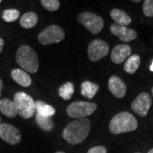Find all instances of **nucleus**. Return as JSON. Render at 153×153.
Instances as JSON below:
<instances>
[{
  "mask_svg": "<svg viewBox=\"0 0 153 153\" xmlns=\"http://www.w3.org/2000/svg\"><path fill=\"white\" fill-rule=\"evenodd\" d=\"M90 121L81 118L71 122L63 131V138L71 145L82 143L90 131Z\"/></svg>",
  "mask_w": 153,
  "mask_h": 153,
  "instance_id": "1",
  "label": "nucleus"
},
{
  "mask_svg": "<svg viewBox=\"0 0 153 153\" xmlns=\"http://www.w3.org/2000/svg\"><path fill=\"white\" fill-rule=\"evenodd\" d=\"M138 128L136 118L129 112L123 111L112 117L109 124L110 132L112 134L134 131Z\"/></svg>",
  "mask_w": 153,
  "mask_h": 153,
  "instance_id": "2",
  "label": "nucleus"
},
{
  "mask_svg": "<svg viewBox=\"0 0 153 153\" xmlns=\"http://www.w3.org/2000/svg\"><path fill=\"white\" fill-rule=\"evenodd\" d=\"M18 65L24 71L35 73L38 70V58L35 50L28 45H22L16 53Z\"/></svg>",
  "mask_w": 153,
  "mask_h": 153,
  "instance_id": "3",
  "label": "nucleus"
},
{
  "mask_svg": "<svg viewBox=\"0 0 153 153\" xmlns=\"http://www.w3.org/2000/svg\"><path fill=\"white\" fill-rule=\"evenodd\" d=\"M14 103L16 105L18 114L22 118L28 119L36 113V105L33 99L24 92H17L14 96Z\"/></svg>",
  "mask_w": 153,
  "mask_h": 153,
  "instance_id": "4",
  "label": "nucleus"
},
{
  "mask_svg": "<svg viewBox=\"0 0 153 153\" xmlns=\"http://www.w3.org/2000/svg\"><path fill=\"white\" fill-rule=\"evenodd\" d=\"M96 108L97 105L95 103L86 101H75L67 106L66 112L68 116L72 118L81 119L86 118V117L93 114Z\"/></svg>",
  "mask_w": 153,
  "mask_h": 153,
  "instance_id": "5",
  "label": "nucleus"
},
{
  "mask_svg": "<svg viewBox=\"0 0 153 153\" xmlns=\"http://www.w3.org/2000/svg\"><path fill=\"white\" fill-rule=\"evenodd\" d=\"M65 38V32L57 25H51L43 30L38 35V41L43 45L60 43Z\"/></svg>",
  "mask_w": 153,
  "mask_h": 153,
  "instance_id": "6",
  "label": "nucleus"
},
{
  "mask_svg": "<svg viewBox=\"0 0 153 153\" xmlns=\"http://www.w3.org/2000/svg\"><path fill=\"white\" fill-rule=\"evenodd\" d=\"M78 22L93 34H98L103 29L104 21L101 17L91 12H83L77 17Z\"/></svg>",
  "mask_w": 153,
  "mask_h": 153,
  "instance_id": "7",
  "label": "nucleus"
},
{
  "mask_svg": "<svg viewBox=\"0 0 153 153\" xmlns=\"http://www.w3.org/2000/svg\"><path fill=\"white\" fill-rule=\"evenodd\" d=\"M109 45L101 39L93 40L88 48V55L89 60L97 61L105 58L109 53Z\"/></svg>",
  "mask_w": 153,
  "mask_h": 153,
  "instance_id": "8",
  "label": "nucleus"
},
{
  "mask_svg": "<svg viewBox=\"0 0 153 153\" xmlns=\"http://www.w3.org/2000/svg\"><path fill=\"white\" fill-rule=\"evenodd\" d=\"M0 137L3 140L10 145H16L22 140L19 129L9 123L0 124Z\"/></svg>",
  "mask_w": 153,
  "mask_h": 153,
  "instance_id": "9",
  "label": "nucleus"
},
{
  "mask_svg": "<svg viewBox=\"0 0 153 153\" xmlns=\"http://www.w3.org/2000/svg\"><path fill=\"white\" fill-rule=\"evenodd\" d=\"M152 105V99L149 94L143 92L140 94L136 99L133 101L131 105L132 110L140 115V117H146L148 113V111Z\"/></svg>",
  "mask_w": 153,
  "mask_h": 153,
  "instance_id": "10",
  "label": "nucleus"
},
{
  "mask_svg": "<svg viewBox=\"0 0 153 153\" xmlns=\"http://www.w3.org/2000/svg\"><path fill=\"white\" fill-rule=\"evenodd\" d=\"M110 31L113 35L123 42H130L137 38V33L134 30L127 27L125 26H121L118 24H111Z\"/></svg>",
  "mask_w": 153,
  "mask_h": 153,
  "instance_id": "11",
  "label": "nucleus"
},
{
  "mask_svg": "<svg viewBox=\"0 0 153 153\" xmlns=\"http://www.w3.org/2000/svg\"><path fill=\"white\" fill-rule=\"evenodd\" d=\"M108 88L111 93L115 97L118 99L123 98L127 93V87L124 82L120 77L117 76H112L110 77L108 82Z\"/></svg>",
  "mask_w": 153,
  "mask_h": 153,
  "instance_id": "12",
  "label": "nucleus"
},
{
  "mask_svg": "<svg viewBox=\"0 0 153 153\" xmlns=\"http://www.w3.org/2000/svg\"><path fill=\"white\" fill-rule=\"evenodd\" d=\"M131 47L128 44H119L112 49L111 60L115 64H121L128 58L131 54Z\"/></svg>",
  "mask_w": 153,
  "mask_h": 153,
  "instance_id": "13",
  "label": "nucleus"
},
{
  "mask_svg": "<svg viewBox=\"0 0 153 153\" xmlns=\"http://www.w3.org/2000/svg\"><path fill=\"white\" fill-rule=\"evenodd\" d=\"M11 76L15 82L22 87H28L32 84V78L27 71L22 69H14L11 71Z\"/></svg>",
  "mask_w": 153,
  "mask_h": 153,
  "instance_id": "14",
  "label": "nucleus"
},
{
  "mask_svg": "<svg viewBox=\"0 0 153 153\" xmlns=\"http://www.w3.org/2000/svg\"><path fill=\"white\" fill-rule=\"evenodd\" d=\"M0 111L8 117H16L18 114L14 101L7 98L0 100Z\"/></svg>",
  "mask_w": 153,
  "mask_h": 153,
  "instance_id": "15",
  "label": "nucleus"
},
{
  "mask_svg": "<svg viewBox=\"0 0 153 153\" xmlns=\"http://www.w3.org/2000/svg\"><path fill=\"white\" fill-rule=\"evenodd\" d=\"M110 15H111V17L112 18V20L116 22V24L127 27L128 25H129L131 23L130 16L123 10H121L118 9H114L111 11Z\"/></svg>",
  "mask_w": 153,
  "mask_h": 153,
  "instance_id": "16",
  "label": "nucleus"
},
{
  "mask_svg": "<svg viewBox=\"0 0 153 153\" xmlns=\"http://www.w3.org/2000/svg\"><path fill=\"white\" fill-rule=\"evenodd\" d=\"M38 22V17L34 12H27L20 19V24L23 28L30 29L34 27Z\"/></svg>",
  "mask_w": 153,
  "mask_h": 153,
  "instance_id": "17",
  "label": "nucleus"
},
{
  "mask_svg": "<svg viewBox=\"0 0 153 153\" xmlns=\"http://www.w3.org/2000/svg\"><path fill=\"white\" fill-rule=\"evenodd\" d=\"M99 85L94 82L85 81L81 85V94L84 97L88 99H92L98 92Z\"/></svg>",
  "mask_w": 153,
  "mask_h": 153,
  "instance_id": "18",
  "label": "nucleus"
},
{
  "mask_svg": "<svg viewBox=\"0 0 153 153\" xmlns=\"http://www.w3.org/2000/svg\"><path fill=\"white\" fill-rule=\"evenodd\" d=\"M140 56L137 55H131L126 60L124 66H123L124 71L127 73L134 74V73H135V71L140 67Z\"/></svg>",
  "mask_w": 153,
  "mask_h": 153,
  "instance_id": "19",
  "label": "nucleus"
},
{
  "mask_svg": "<svg viewBox=\"0 0 153 153\" xmlns=\"http://www.w3.org/2000/svg\"><path fill=\"white\" fill-rule=\"evenodd\" d=\"M35 105H36V113L49 117H51L53 115H55V108L49 105L44 103L42 100L35 101Z\"/></svg>",
  "mask_w": 153,
  "mask_h": 153,
  "instance_id": "20",
  "label": "nucleus"
},
{
  "mask_svg": "<svg viewBox=\"0 0 153 153\" xmlns=\"http://www.w3.org/2000/svg\"><path fill=\"white\" fill-rule=\"evenodd\" d=\"M36 122L38 126L44 131L51 130L54 126V123L51 119V117H44V116H42L38 113H36Z\"/></svg>",
  "mask_w": 153,
  "mask_h": 153,
  "instance_id": "21",
  "label": "nucleus"
},
{
  "mask_svg": "<svg viewBox=\"0 0 153 153\" xmlns=\"http://www.w3.org/2000/svg\"><path fill=\"white\" fill-rule=\"evenodd\" d=\"M74 93V86L70 82H67L61 85L59 88V94L65 100H68L71 98Z\"/></svg>",
  "mask_w": 153,
  "mask_h": 153,
  "instance_id": "22",
  "label": "nucleus"
},
{
  "mask_svg": "<svg viewBox=\"0 0 153 153\" xmlns=\"http://www.w3.org/2000/svg\"><path fill=\"white\" fill-rule=\"evenodd\" d=\"M20 17V12L15 9L6 10L3 13V19L6 22H14Z\"/></svg>",
  "mask_w": 153,
  "mask_h": 153,
  "instance_id": "23",
  "label": "nucleus"
},
{
  "mask_svg": "<svg viewBox=\"0 0 153 153\" xmlns=\"http://www.w3.org/2000/svg\"><path fill=\"white\" fill-rule=\"evenodd\" d=\"M41 4L49 11H56L60 8V1L58 0H42Z\"/></svg>",
  "mask_w": 153,
  "mask_h": 153,
  "instance_id": "24",
  "label": "nucleus"
},
{
  "mask_svg": "<svg viewBox=\"0 0 153 153\" xmlns=\"http://www.w3.org/2000/svg\"><path fill=\"white\" fill-rule=\"evenodd\" d=\"M143 13L146 16H153V0H146L143 4Z\"/></svg>",
  "mask_w": 153,
  "mask_h": 153,
  "instance_id": "25",
  "label": "nucleus"
},
{
  "mask_svg": "<svg viewBox=\"0 0 153 153\" xmlns=\"http://www.w3.org/2000/svg\"><path fill=\"white\" fill-rule=\"evenodd\" d=\"M107 151H106V148L105 146H94V147L90 148L88 151L87 153H106Z\"/></svg>",
  "mask_w": 153,
  "mask_h": 153,
  "instance_id": "26",
  "label": "nucleus"
},
{
  "mask_svg": "<svg viewBox=\"0 0 153 153\" xmlns=\"http://www.w3.org/2000/svg\"><path fill=\"white\" fill-rule=\"evenodd\" d=\"M4 42L2 38H0V53L2 52V50L4 49Z\"/></svg>",
  "mask_w": 153,
  "mask_h": 153,
  "instance_id": "27",
  "label": "nucleus"
},
{
  "mask_svg": "<svg viewBox=\"0 0 153 153\" xmlns=\"http://www.w3.org/2000/svg\"><path fill=\"white\" fill-rule=\"evenodd\" d=\"M3 87H4V84H3V81H2V79L0 78V98H1V94H2V90H3Z\"/></svg>",
  "mask_w": 153,
  "mask_h": 153,
  "instance_id": "28",
  "label": "nucleus"
},
{
  "mask_svg": "<svg viewBox=\"0 0 153 153\" xmlns=\"http://www.w3.org/2000/svg\"><path fill=\"white\" fill-rule=\"evenodd\" d=\"M150 70L152 71H153V61L152 63V65H151V66H150Z\"/></svg>",
  "mask_w": 153,
  "mask_h": 153,
  "instance_id": "29",
  "label": "nucleus"
},
{
  "mask_svg": "<svg viewBox=\"0 0 153 153\" xmlns=\"http://www.w3.org/2000/svg\"><path fill=\"white\" fill-rule=\"evenodd\" d=\"M148 153H153V148H152V149H151V150H150V151L148 152Z\"/></svg>",
  "mask_w": 153,
  "mask_h": 153,
  "instance_id": "30",
  "label": "nucleus"
},
{
  "mask_svg": "<svg viewBox=\"0 0 153 153\" xmlns=\"http://www.w3.org/2000/svg\"><path fill=\"white\" fill-rule=\"evenodd\" d=\"M133 2H134V3H140V0H135V1H134H134H133Z\"/></svg>",
  "mask_w": 153,
  "mask_h": 153,
  "instance_id": "31",
  "label": "nucleus"
},
{
  "mask_svg": "<svg viewBox=\"0 0 153 153\" xmlns=\"http://www.w3.org/2000/svg\"><path fill=\"white\" fill-rule=\"evenodd\" d=\"M55 153H64V152H55Z\"/></svg>",
  "mask_w": 153,
  "mask_h": 153,
  "instance_id": "32",
  "label": "nucleus"
},
{
  "mask_svg": "<svg viewBox=\"0 0 153 153\" xmlns=\"http://www.w3.org/2000/svg\"><path fill=\"white\" fill-rule=\"evenodd\" d=\"M1 121H2V118H1V117H0V124H1Z\"/></svg>",
  "mask_w": 153,
  "mask_h": 153,
  "instance_id": "33",
  "label": "nucleus"
},
{
  "mask_svg": "<svg viewBox=\"0 0 153 153\" xmlns=\"http://www.w3.org/2000/svg\"><path fill=\"white\" fill-rule=\"evenodd\" d=\"M152 95H153V88H152Z\"/></svg>",
  "mask_w": 153,
  "mask_h": 153,
  "instance_id": "34",
  "label": "nucleus"
},
{
  "mask_svg": "<svg viewBox=\"0 0 153 153\" xmlns=\"http://www.w3.org/2000/svg\"><path fill=\"white\" fill-rule=\"evenodd\" d=\"M1 3H2V1H1V0H0V4H1Z\"/></svg>",
  "mask_w": 153,
  "mask_h": 153,
  "instance_id": "35",
  "label": "nucleus"
}]
</instances>
